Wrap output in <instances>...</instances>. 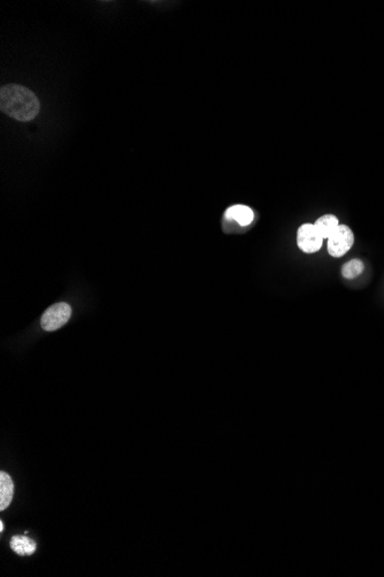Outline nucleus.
<instances>
[{
  "instance_id": "f257e3e1",
  "label": "nucleus",
  "mask_w": 384,
  "mask_h": 577,
  "mask_svg": "<svg viewBox=\"0 0 384 577\" xmlns=\"http://www.w3.org/2000/svg\"><path fill=\"white\" fill-rule=\"evenodd\" d=\"M0 109L8 117L27 122L37 117L41 104L31 90L19 84H8L0 90Z\"/></svg>"
},
{
  "instance_id": "f03ea898",
  "label": "nucleus",
  "mask_w": 384,
  "mask_h": 577,
  "mask_svg": "<svg viewBox=\"0 0 384 577\" xmlns=\"http://www.w3.org/2000/svg\"><path fill=\"white\" fill-rule=\"evenodd\" d=\"M327 250L334 258L343 257L354 244V234L347 225H340L336 232L328 239Z\"/></svg>"
},
{
  "instance_id": "7ed1b4c3",
  "label": "nucleus",
  "mask_w": 384,
  "mask_h": 577,
  "mask_svg": "<svg viewBox=\"0 0 384 577\" xmlns=\"http://www.w3.org/2000/svg\"><path fill=\"white\" fill-rule=\"evenodd\" d=\"M323 239L314 223H303L297 230V246L304 254H316L323 248Z\"/></svg>"
},
{
  "instance_id": "20e7f679",
  "label": "nucleus",
  "mask_w": 384,
  "mask_h": 577,
  "mask_svg": "<svg viewBox=\"0 0 384 577\" xmlns=\"http://www.w3.org/2000/svg\"><path fill=\"white\" fill-rule=\"evenodd\" d=\"M72 316V308L67 303H57L50 306L41 316V327L45 331H55L66 325Z\"/></svg>"
},
{
  "instance_id": "39448f33",
  "label": "nucleus",
  "mask_w": 384,
  "mask_h": 577,
  "mask_svg": "<svg viewBox=\"0 0 384 577\" xmlns=\"http://www.w3.org/2000/svg\"><path fill=\"white\" fill-rule=\"evenodd\" d=\"M224 218L230 221H235L240 226L245 227L249 226L253 221L254 212L250 206L236 204L226 210Z\"/></svg>"
},
{
  "instance_id": "423d86ee",
  "label": "nucleus",
  "mask_w": 384,
  "mask_h": 577,
  "mask_svg": "<svg viewBox=\"0 0 384 577\" xmlns=\"http://www.w3.org/2000/svg\"><path fill=\"white\" fill-rule=\"evenodd\" d=\"M340 220L335 214H323L316 220L314 226L323 239H329L340 227Z\"/></svg>"
},
{
  "instance_id": "0eeeda50",
  "label": "nucleus",
  "mask_w": 384,
  "mask_h": 577,
  "mask_svg": "<svg viewBox=\"0 0 384 577\" xmlns=\"http://www.w3.org/2000/svg\"><path fill=\"white\" fill-rule=\"evenodd\" d=\"M14 495V483L10 475L1 471L0 473V511L10 505Z\"/></svg>"
},
{
  "instance_id": "6e6552de",
  "label": "nucleus",
  "mask_w": 384,
  "mask_h": 577,
  "mask_svg": "<svg viewBox=\"0 0 384 577\" xmlns=\"http://www.w3.org/2000/svg\"><path fill=\"white\" fill-rule=\"evenodd\" d=\"M10 549L19 556H31L36 551V543L26 536H14L10 540Z\"/></svg>"
},
{
  "instance_id": "1a4fd4ad",
  "label": "nucleus",
  "mask_w": 384,
  "mask_h": 577,
  "mask_svg": "<svg viewBox=\"0 0 384 577\" xmlns=\"http://www.w3.org/2000/svg\"><path fill=\"white\" fill-rule=\"evenodd\" d=\"M364 262L361 261V259H351L342 266L340 273L343 275V278L351 280V279L359 277L364 272Z\"/></svg>"
},
{
  "instance_id": "9d476101",
  "label": "nucleus",
  "mask_w": 384,
  "mask_h": 577,
  "mask_svg": "<svg viewBox=\"0 0 384 577\" xmlns=\"http://www.w3.org/2000/svg\"><path fill=\"white\" fill-rule=\"evenodd\" d=\"M3 529H5V528H3V521H1V522H0V531H1V533H3Z\"/></svg>"
}]
</instances>
